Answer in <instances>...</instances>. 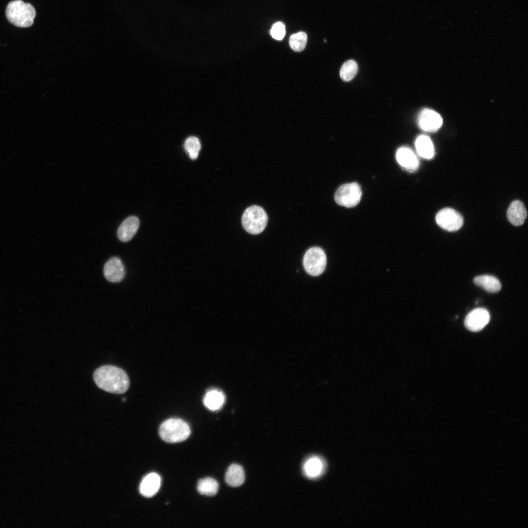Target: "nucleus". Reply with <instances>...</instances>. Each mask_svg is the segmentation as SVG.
I'll return each instance as SVG.
<instances>
[{
  "instance_id": "19",
  "label": "nucleus",
  "mask_w": 528,
  "mask_h": 528,
  "mask_svg": "<svg viewBox=\"0 0 528 528\" xmlns=\"http://www.w3.org/2000/svg\"><path fill=\"white\" fill-rule=\"evenodd\" d=\"M415 145L418 154L426 159H431L434 155V148L432 141L426 135H422L416 139Z\"/></svg>"
},
{
  "instance_id": "22",
  "label": "nucleus",
  "mask_w": 528,
  "mask_h": 528,
  "mask_svg": "<svg viewBox=\"0 0 528 528\" xmlns=\"http://www.w3.org/2000/svg\"><path fill=\"white\" fill-rule=\"evenodd\" d=\"M307 35L305 32H299L292 35L289 39V44L292 50L296 52L303 51L306 45Z\"/></svg>"
},
{
  "instance_id": "9",
  "label": "nucleus",
  "mask_w": 528,
  "mask_h": 528,
  "mask_svg": "<svg viewBox=\"0 0 528 528\" xmlns=\"http://www.w3.org/2000/svg\"><path fill=\"white\" fill-rule=\"evenodd\" d=\"M106 279L111 283L121 282L125 275V268L121 260L117 257L110 259L105 264L103 269Z\"/></svg>"
},
{
  "instance_id": "24",
  "label": "nucleus",
  "mask_w": 528,
  "mask_h": 528,
  "mask_svg": "<svg viewBox=\"0 0 528 528\" xmlns=\"http://www.w3.org/2000/svg\"><path fill=\"white\" fill-rule=\"evenodd\" d=\"M286 34L285 26L281 22H277L274 23L271 30L270 34L272 38L277 40H281L283 39Z\"/></svg>"
},
{
  "instance_id": "4",
  "label": "nucleus",
  "mask_w": 528,
  "mask_h": 528,
  "mask_svg": "<svg viewBox=\"0 0 528 528\" xmlns=\"http://www.w3.org/2000/svg\"><path fill=\"white\" fill-rule=\"evenodd\" d=\"M267 219L266 213L261 207L252 205L244 211L242 218V223L245 231L256 235L261 233L265 229Z\"/></svg>"
},
{
  "instance_id": "2",
  "label": "nucleus",
  "mask_w": 528,
  "mask_h": 528,
  "mask_svg": "<svg viewBox=\"0 0 528 528\" xmlns=\"http://www.w3.org/2000/svg\"><path fill=\"white\" fill-rule=\"evenodd\" d=\"M5 14L7 20L14 25L27 27L34 22L36 10L29 3H25L22 0H15L7 4Z\"/></svg>"
},
{
  "instance_id": "17",
  "label": "nucleus",
  "mask_w": 528,
  "mask_h": 528,
  "mask_svg": "<svg viewBox=\"0 0 528 528\" xmlns=\"http://www.w3.org/2000/svg\"><path fill=\"white\" fill-rule=\"evenodd\" d=\"M474 283L490 293L499 291L501 289V284L496 277L488 275H480L474 279Z\"/></svg>"
},
{
  "instance_id": "18",
  "label": "nucleus",
  "mask_w": 528,
  "mask_h": 528,
  "mask_svg": "<svg viewBox=\"0 0 528 528\" xmlns=\"http://www.w3.org/2000/svg\"><path fill=\"white\" fill-rule=\"evenodd\" d=\"M225 400L223 394L216 389L208 391L205 394L203 403L209 410L215 411L219 409L223 405Z\"/></svg>"
},
{
  "instance_id": "6",
  "label": "nucleus",
  "mask_w": 528,
  "mask_h": 528,
  "mask_svg": "<svg viewBox=\"0 0 528 528\" xmlns=\"http://www.w3.org/2000/svg\"><path fill=\"white\" fill-rule=\"evenodd\" d=\"M362 191L356 182L346 183L340 186L334 195L336 203L342 206L352 207L360 201Z\"/></svg>"
},
{
  "instance_id": "12",
  "label": "nucleus",
  "mask_w": 528,
  "mask_h": 528,
  "mask_svg": "<svg viewBox=\"0 0 528 528\" xmlns=\"http://www.w3.org/2000/svg\"><path fill=\"white\" fill-rule=\"evenodd\" d=\"M139 226V220L135 216H131L125 219L117 230L118 239L123 242L131 240L136 233Z\"/></svg>"
},
{
  "instance_id": "14",
  "label": "nucleus",
  "mask_w": 528,
  "mask_h": 528,
  "mask_svg": "<svg viewBox=\"0 0 528 528\" xmlns=\"http://www.w3.org/2000/svg\"><path fill=\"white\" fill-rule=\"evenodd\" d=\"M527 217V210L521 201H513L507 211V217L509 222L515 226L521 225Z\"/></svg>"
},
{
  "instance_id": "21",
  "label": "nucleus",
  "mask_w": 528,
  "mask_h": 528,
  "mask_svg": "<svg viewBox=\"0 0 528 528\" xmlns=\"http://www.w3.org/2000/svg\"><path fill=\"white\" fill-rule=\"evenodd\" d=\"M358 65L356 62L350 60L345 62L340 70V76L346 82L352 80L357 73Z\"/></svg>"
},
{
  "instance_id": "5",
  "label": "nucleus",
  "mask_w": 528,
  "mask_h": 528,
  "mask_svg": "<svg viewBox=\"0 0 528 528\" xmlns=\"http://www.w3.org/2000/svg\"><path fill=\"white\" fill-rule=\"evenodd\" d=\"M327 259L324 251L320 247L310 248L303 258V264L307 272L314 276L321 274L324 271Z\"/></svg>"
},
{
  "instance_id": "1",
  "label": "nucleus",
  "mask_w": 528,
  "mask_h": 528,
  "mask_svg": "<svg viewBox=\"0 0 528 528\" xmlns=\"http://www.w3.org/2000/svg\"><path fill=\"white\" fill-rule=\"evenodd\" d=\"M93 379L99 388L115 394L125 393L130 386L126 373L112 365H104L97 368L94 372Z\"/></svg>"
},
{
  "instance_id": "8",
  "label": "nucleus",
  "mask_w": 528,
  "mask_h": 528,
  "mask_svg": "<svg viewBox=\"0 0 528 528\" xmlns=\"http://www.w3.org/2000/svg\"><path fill=\"white\" fill-rule=\"evenodd\" d=\"M490 314L484 308H476L471 310L466 316L464 325L469 330L473 332L482 330L489 322Z\"/></svg>"
},
{
  "instance_id": "3",
  "label": "nucleus",
  "mask_w": 528,
  "mask_h": 528,
  "mask_svg": "<svg viewBox=\"0 0 528 528\" xmlns=\"http://www.w3.org/2000/svg\"><path fill=\"white\" fill-rule=\"evenodd\" d=\"M159 433L161 439L169 443L181 442L190 435V428L187 422L179 418H170L160 425Z\"/></svg>"
},
{
  "instance_id": "13",
  "label": "nucleus",
  "mask_w": 528,
  "mask_h": 528,
  "mask_svg": "<svg viewBox=\"0 0 528 528\" xmlns=\"http://www.w3.org/2000/svg\"><path fill=\"white\" fill-rule=\"evenodd\" d=\"M160 485L159 475L156 473H151L142 480L139 487L140 493L146 497H152L158 492Z\"/></svg>"
},
{
  "instance_id": "23",
  "label": "nucleus",
  "mask_w": 528,
  "mask_h": 528,
  "mask_svg": "<svg viewBox=\"0 0 528 528\" xmlns=\"http://www.w3.org/2000/svg\"><path fill=\"white\" fill-rule=\"evenodd\" d=\"M201 145L199 139L195 136L187 138L184 142V149L190 158L194 160L198 157Z\"/></svg>"
},
{
  "instance_id": "16",
  "label": "nucleus",
  "mask_w": 528,
  "mask_h": 528,
  "mask_svg": "<svg viewBox=\"0 0 528 528\" xmlns=\"http://www.w3.org/2000/svg\"><path fill=\"white\" fill-rule=\"evenodd\" d=\"M244 472L241 465L232 464L227 469L225 479L228 485L233 487L240 486L244 482Z\"/></svg>"
},
{
  "instance_id": "15",
  "label": "nucleus",
  "mask_w": 528,
  "mask_h": 528,
  "mask_svg": "<svg viewBox=\"0 0 528 528\" xmlns=\"http://www.w3.org/2000/svg\"><path fill=\"white\" fill-rule=\"evenodd\" d=\"M305 475L309 478L319 477L324 472L325 463L323 460L317 456H312L306 460L303 465Z\"/></svg>"
},
{
  "instance_id": "7",
  "label": "nucleus",
  "mask_w": 528,
  "mask_h": 528,
  "mask_svg": "<svg viewBox=\"0 0 528 528\" xmlns=\"http://www.w3.org/2000/svg\"><path fill=\"white\" fill-rule=\"evenodd\" d=\"M437 223L442 228L448 231H455L463 225L462 215L455 210L445 208L440 210L436 215Z\"/></svg>"
},
{
  "instance_id": "10",
  "label": "nucleus",
  "mask_w": 528,
  "mask_h": 528,
  "mask_svg": "<svg viewBox=\"0 0 528 528\" xmlns=\"http://www.w3.org/2000/svg\"><path fill=\"white\" fill-rule=\"evenodd\" d=\"M418 123L420 128L426 132L437 131L441 126L442 119L440 115L430 109H424L419 113Z\"/></svg>"
},
{
  "instance_id": "20",
  "label": "nucleus",
  "mask_w": 528,
  "mask_h": 528,
  "mask_svg": "<svg viewBox=\"0 0 528 528\" xmlns=\"http://www.w3.org/2000/svg\"><path fill=\"white\" fill-rule=\"evenodd\" d=\"M219 489V484L216 480L211 478H205L199 480L198 483L197 489L198 492L206 496L215 495Z\"/></svg>"
},
{
  "instance_id": "11",
  "label": "nucleus",
  "mask_w": 528,
  "mask_h": 528,
  "mask_svg": "<svg viewBox=\"0 0 528 528\" xmlns=\"http://www.w3.org/2000/svg\"><path fill=\"white\" fill-rule=\"evenodd\" d=\"M396 157L399 164L410 172L415 171L418 167L419 161L416 155L409 148L402 147L396 151Z\"/></svg>"
}]
</instances>
